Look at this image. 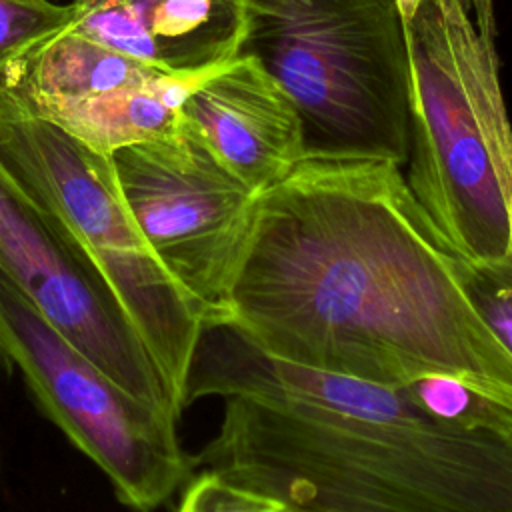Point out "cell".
I'll return each mask as SVG.
<instances>
[{
  "mask_svg": "<svg viewBox=\"0 0 512 512\" xmlns=\"http://www.w3.org/2000/svg\"><path fill=\"white\" fill-rule=\"evenodd\" d=\"M0 164L104 278L182 408L202 316L140 234L112 156L0 84Z\"/></svg>",
  "mask_w": 512,
  "mask_h": 512,
  "instance_id": "5b68a950",
  "label": "cell"
},
{
  "mask_svg": "<svg viewBox=\"0 0 512 512\" xmlns=\"http://www.w3.org/2000/svg\"><path fill=\"white\" fill-rule=\"evenodd\" d=\"M182 120L256 194L306 158L294 102L250 56H236L206 76L184 100Z\"/></svg>",
  "mask_w": 512,
  "mask_h": 512,
  "instance_id": "9c48e42d",
  "label": "cell"
},
{
  "mask_svg": "<svg viewBox=\"0 0 512 512\" xmlns=\"http://www.w3.org/2000/svg\"><path fill=\"white\" fill-rule=\"evenodd\" d=\"M120 190L148 248L198 308L224 322L256 192L184 124L182 134L112 154Z\"/></svg>",
  "mask_w": 512,
  "mask_h": 512,
  "instance_id": "52a82bcc",
  "label": "cell"
},
{
  "mask_svg": "<svg viewBox=\"0 0 512 512\" xmlns=\"http://www.w3.org/2000/svg\"><path fill=\"white\" fill-rule=\"evenodd\" d=\"M212 72L194 76L158 74L84 98L24 104L90 148L112 156L128 146L182 134V104Z\"/></svg>",
  "mask_w": 512,
  "mask_h": 512,
  "instance_id": "8fae6325",
  "label": "cell"
},
{
  "mask_svg": "<svg viewBox=\"0 0 512 512\" xmlns=\"http://www.w3.org/2000/svg\"><path fill=\"white\" fill-rule=\"evenodd\" d=\"M0 358L18 368L40 410L104 472L124 506L154 512L192 478L180 418L120 386L2 272Z\"/></svg>",
  "mask_w": 512,
  "mask_h": 512,
  "instance_id": "8992f818",
  "label": "cell"
},
{
  "mask_svg": "<svg viewBox=\"0 0 512 512\" xmlns=\"http://www.w3.org/2000/svg\"><path fill=\"white\" fill-rule=\"evenodd\" d=\"M434 416L466 428H512V410L460 380L428 376L404 386Z\"/></svg>",
  "mask_w": 512,
  "mask_h": 512,
  "instance_id": "5bb4252c",
  "label": "cell"
},
{
  "mask_svg": "<svg viewBox=\"0 0 512 512\" xmlns=\"http://www.w3.org/2000/svg\"><path fill=\"white\" fill-rule=\"evenodd\" d=\"M424 0H394V6H396V12H398V18H400V24H402V30L406 32L418 12V8L422 6Z\"/></svg>",
  "mask_w": 512,
  "mask_h": 512,
  "instance_id": "e0dca14e",
  "label": "cell"
},
{
  "mask_svg": "<svg viewBox=\"0 0 512 512\" xmlns=\"http://www.w3.org/2000/svg\"><path fill=\"white\" fill-rule=\"evenodd\" d=\"M238 56L294 102L308 158L406 164L410 68L394 0H240Z\"/></svg>",
  "mask_w": 512,
  "mask_h": 512,
  "instance_id": "277c9868",
  "label": "cell"
},
{
  "mask_svg": "<svg viewBox=\"0 0 512 512\" xmlns=\"http://www.w3.org/2000/svg\"><path fill=\"white\" fill-rule=\"evenodd\" d=\"M80 2L78 32L166 74H204L234 60L240 50V0Z\"/></svg>",
  "mask_w": 512,
  "mask_h": 512,
  "instance_id": "30bf717a",
  "label": "cell"
},
{
  "mask_svg": "<svg viewBox=\"0 0 512 512\" xmlns=\"http://www.w3.org/2000/svg\"><path fill=\"white\" fill-rule=\"evenodd\" d=\"M494 0H424L404 32L410 192L472 264L512 258V124Z\"/></svg>",
  "mask_w": 512,
  "mask_h": 512,
  "instance_id": "3957f363",
  "label": "cell"
},
{
  "mask_svg": "<svg viewBox=\"0 0 512 512\" xmlns=\"http://www.w3.org/2000/svg\"><path fill=\"white\" fill-rule=\"evenodd\" d=\"M462 284L478 316L512 356V258L498 264L464 260Z\"/></svg>",
  "mask_w": 512,
  "mask_h": 512,
  "instance_id": "9a60e30c",
  "label": "cell"
},
{
  "mask_svg": "<svg viewBox=\"0 0 512 512\" xmlns=\"http://www.w3.org/2000/svg\"><path fill=\"white\" fill-rule=\"evenodd\" d=\"M176 512H296L280 500L230 482L212 470L192 474Z\"/></svg>",
  "mask_w": 512,
  "mask_h": 512,
  "instance_id": "2e32d148",
  "label": "cell"
},
{
  "mask_svg": "<svg viewBox=\"0 0 512 512\" xmlns=\"http://www.w3.org/2000/svg\"><path fill=\"white\" fill-rule=\"evenodd\" d=\"M402 166L304 158L256 196L228 316L266 354L382 386L460 380L512 410V356Z\"/></svg>",
  "mask_w": 512,
  "mask_h": 512,
  "instance_id": "6da1fadb",
  "label": "cell"
},
{
  "mask_svg": "<svg viewBox=\"0 0 512 512\" xmlns=\"http://www.w3.org/2000/svg\"><path fill=\"white\" fill-rule=\"evenodd\" d=\"M0 272L120 386L180 418V404L114 292L2 164Z\"/></svg>",
  "mask_w": 512,
  "mask_h": 512,
  "instance_id": "ba28073f",
  "label": "cell"
},
{
  "mask_svg": "<svg viewBox=\"0 0 512 512\" xmlns=\"http://www.w3.org/2000/svg\"><path fill=\"white\" fill-rule=\"evenodd\" d=\"M224 398L196 468L296 512H512V428H466L404 386L266 354L230 322H202L182 408Z\"/></svg>",
  "mask_w": 512,
  "mask_h": 512,
  "instance_id": "7a4b0ae2",
  "label": "cell"
},
{
  "mask_svg": "<svg viewBox=\"0 0 512 512\" xmlns=\"http://www.w3.org/2000/svg\"><path fill=\"white\" fill-rule=\"evenodd\" d=\"M166 74L70 28L0 70V84L22 102L84 98Z\"/></svg>",
  "mask_w": 512,
  "mask_h": 512,
  "instance_id": "7c38bea8",
  "label": "cell"
},
{
  "mask_svg": "<svg viewBox=\"0 0 512 512\" xmlns=\"http://www.w3.org/2000/svg\"><path fill=\"white\" fill-rule=\"evenodd\" d=\"M80 16V0H0V70L74 28Z\"/></svg>",
  "mask_w": 512,
  "mask_h": 512,
  "instance_id": "4fadbf2b",
  "label": "cell"
}]
</instances>
